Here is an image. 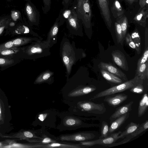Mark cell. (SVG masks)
I'll use <instances>...</instances> for the list:
<instances>
[{
	"label": "cell",
	"instance_id": "obj_1",
	"mask_svg": "<svg viewBox=\"0 0 148 148\" xmlns=\"http://www.w3.org/2000/svg\"><path fill=\"white\" fill-rule=\"evenodd\" d=\"M27 45L20 47L14 56L18 58L35 60L51 54L50 47L45 40L34 41Z\"/></svg>",
	"mask_w": 148,
	"mask_h": 148
},
{
	"label": "cell",
	"instance_id": "obj_2",
	"mask_svg": "<svg viewBox=\"0 0 148 148\" xmlns=\"http://www.w3.org/2000/svg\"><path fill=\"white\" fill-rule=\"evenodd\" d=\"M60 55L66 69V80L69 78L73 65L80 58L79 50L75 47V43H71L67 38H63L60 45Z\"/></svg>",
	"mask_w": 148,
	"mask_h": 148
},
{
	"label": "cell",
	"instance_id": "obj_3",
	"mask_svg": "<svg viewBox=\"0 0 148 148\" xmlns=\"http://www.w3.org/2000/svg\"><path fill=\"white\" fill-rule=\"evenodd\" d=\"M58 18L60 26L66 22V27L71 34L76 36H83L82 23L78 18L73 6L67 9L63 8Z\"/></svg>",
	"mask_w": 148,
	"mask_h": 148
},
{
	"label": "cell",
	"instance_id": "obj_4",
	"mask_svg": "<svg viewBox=\"0 0 148 148\" xmlns=\"http://www.w3.org/2000/svg\"><path fill=\"white\" fill-rule=\"evenodd\" d=\"M106 111L104 103H97L86 100L79 101L69 106L68 111L72 114L81 116L91 114H102Z\"/></svg>",
	"mask_w": 148,
	"mask_h": 148
},
{
	"label": "cell",
	"instance_id": "obj_5",
	"mask_svg": "<svg viewBox=\"0 0 148 148\" xmlns=\"http://www.w3.org/2000/svg\"><path fill=\"white\" fill-rule=\"evenodd\" d=\"M58 117L60 121L56 129L60 132L88 127L92 125L84 122V118L72 114L68 111L59 112Z\"/></svg>",
	"mask_w": 148,
	"mask_h": 148
},
{
	"label": "cell",
	"instance_id": "obj_6",
	"mask_svg": "<svg viewBox=\"0 0 148 148\" xmlns=\"http://www.w3.org/2000/svg\"><path fill=\"white\" fill-rule=\"evenodd\" d=\"M71 5L81 21L85 30L89 29L92 24V11L89 0H74Z\"/></svg>",
	"mask_w": 148,
	"mask_h": 148
},
{
	"label": "cell",
	"instance_id": "obj_7",
	"mask_svg": "<svg viewBox=\"0 0 148 148\" xmlns=\"http://www.w3.org/2000/svg\"><path fill=\"white\" fill-rule=\"evenodd\" d=\"M59 112V111L53 109L42 111L36 115L33 125L40 126L45 128L56 129V123Z\"/></svg>",
	"mask_w": 148,
	"mask_h": 148
},
{
	"label": "cell",
	"instance_id": "obj_8",
	"mask_svg": "<svg viewBox=\"0 0 148 148\" xmlns=\"http://www.w3.org/2000/svg\"><path fill=\"white\" fill-rule=\"evenodd\" d=\"M143 81L138 76H135L129 80L99 92L90 98L89 99L94 100L130 90L137 85L143 84Z\"/></svg>",
	"mask_w": 148,
	"mask_h": 148
},
{
	"label": "cell",
	"instance_id": "obj_9",
	"mask_svg": "<svg viewBox=\"0 0 148 148\" xmlns=\"http://www.w3.org/2000/svg\"><path fill=\"white\" fill-rule=\"evenodd\" d=\"M24 12L26 16L28 24L31 26L39 25L40 13L36 6L30 0H25Z\"/></svg>",
	"mask_w": 148,
	"mask_h": 148
},
{
	"label": "cell",
	"instance_id": "obj_10",
	"mask_svg": "<svg viewBox=\"0 0 148 148\" xmlns=\"http://www.w3.org/2000/svg\"><path fill=\"white\" fill-rule=\"evenodd\" d=\"M95 137V135L92 132L82 131L61 134L58 138L60 141L79 142L90 140Z\"/></svg>",
	"mask_w": 148,
	"mask_h": 148
},
{
	"label": "cell",
	"instance_id": "obj_11",
	"mask_svg": "<svg viewBox=\"0 0 148 148\" xmlns=\"http://www.w3.org/2000/svg\"><path fill=\"white\" fill-rule=\"evenodd\" d=\"M45 128L36 130H21L17 133L10 136H3L2 137L27 140L41 138V136Z\"/></svg>",
	"mask_w": 148,
	"mask_h": 148
},
{
	"label": "cell",
	"instance_id": "obj_12",
	"mask_svg": "<svg viewBox=\"0 0 148 148\" xmlns=\"http://www.w3.org/2000/svg\"><path fill=\"white\" fill-rule=\"evenodd\" d=\"M121 132V131H119L118 132L112 133L106 138L92 140L80 141L78 143L81 145L86 146L87 148L97 145H109L114 143L119 139L118 136Z\"/></svg>",
	"mask_w": 148,
	"mask_h": 148
},
{
	"label": "cell",
	"instance_id": "obj_13",
	"mask_svg": "<svg viewBox=\"0 0 148 148\" xmlns=\"http://www.w3.org/2000/svg\"><path fill=\"white\" fill-rule=\"evenodd\" d=\"M10 34L12 36L19 35H30L34 37H38L41 40L43 38L37 33L34 32L31 26L26 23H20L17 24L11 29L6 34Z\"/></svg>",
	"mask_w": 148,
	"mask_h": 148
},
{
	"label": "cell",
	"instance_id": "obj_14",
	"mask_svg": "<svg viewBox=\"0 0 148 148\" xmlns=\"http://www.w3.org/2000/svg\"><path fill=\"white\" fill-rule=\"evenodd\" d=\"M101 13L106 25L109 28L111 26L112 21L109 9L108 0H97Z\"/></svg>",
	"mask_w": 148,
	"mask_h": 148
},
{
	"label": "cell",
	"instance_id": "obj_15",
	"mask_svg": "<svg viewBox=\"0 0 148 148\" xmlns=\"http://www.w3.org/2000/svg\"><path fill=\"white\" fill-rule=\"evenodd\" d=\"M27 141L33 143L39 144H46L49 143L60 141L58 137L51 134L45 128L41 136V138L32 139L26 140Z\"/></svg>",
	"mask_w": 148,
	"mask_h": 148
},
{
	"label": "cell",
	"instance_id": "obj_16",
	"mask_svg": "<svg viewBox=\"0 0 148 148\" xmlns=\"http://www.w3.org/2000/svg\"><path fill=\"white\" fill-rule=\"evenodd\" d=\"M37 145L38 148H87L85 146L81 145L79 143H69L63 141L54 142L46 144Z\"/></svg>",
	"mask_w": 148,
	"mask_h": 148
},
{
	"label": "cell",
	"instance_id": "obj_17",
	"mask_svg": "<svg viewBox=\"0 0 148 148\" xmlns=\"http://www.w3.org/2000/svg\"><path fill=\"white\" fill-rule=\"evenodd\" d=\"M60 27L59 19L57 17L48 32L45 40L50 48L57 42V35Z\"/></svg>",
	"mask_w": 148,
	"mask_h": 148
},
{
	"label": "cell",
	"instance_id": "obj_18",
	"mask_svg": "<svg viewBox=\"0 0 148 148\" xmlns=\"http://www.w3.org/2000/svg\"><path fill=\"white\" fill-rule=\"evenodd\" d=\"M100 69H102L114 74L124 80L127 81L126 75L115 66L109 63L101 62L98 65Z\"/></svg>",
	"mask_w": 148,
	"mask_h": 148
},
{
	"label": "cell",
	"instance_id": "obj_19",
	"mask_svg": "<svg viewBox=\"0 0 148 148\" xmlns=\"http://www.w3.org/2000/svg\"><path fill=\"white\" fill-rule=\"evenodd\" d=\"M112 60L114 63L122 69L128 70L127 61L124 55L119 50H115L112 53Z\"/></svg>",
	"mask_w": 148,
	"mask_h": 148
},
{
	"label": "cell",
	"instance_id": "obj_20",
	"mask_svg": "<svg viewBox=\"0 0 148 148\" xmlns=\"http://www.w3.org/2000/svg\"><path fill=\"white\" fill-rule=\"evenodd\" d=\"M127 98V95L125 94H119L112 97L106 96L104 101L109 105L114 107L122 103Z\"/></svg>",
	"mask_w": 148,
	"mask_h": 148
},
{
	"label": "cell",
	"instance_id": "obj_21",
	"mask_svg": "<svg viewBox=\"0 0 148 148\" xmlns=\"http://www.w3.org/2000/svg\"><path fill=\"white\" fill-rule=\"evenodd\" d=\"M23 60L18 58L14 56L6 57H0V67L3 71L14 66L21 62Z\"/></svg>",
	"mask_w": 148,
	"mask_h": 148
},
{
	"label": "cell",
	"instance_id": "obj_22",
	"mask_svg": "<svg viewBox=\"0 0 148 148\" xmlns=\"http://www.w3.org/2000/svg\"><path fill=\"white\" fill-rule=\"evenodd\" d=\"M53 72L50 71H46L41 73L34 82L35 84L47 83L49 84H52L54 82Z\"/></svg>",
	"mask_w": 148,
	"mask_h": 148
},
{
	"label": "cell",
	"instance_id": "obj_23",
	"mask_svg": "<svg viewBox=\"0 0 148 148\" xmlns=\"http://www.w3.org/2000/svg\"><path fill=\"white\" fill-rule=\"evenodd\" d=\"M133 103V101H131L117 108L110 117V122H112L118 117L129 112L132 110V106Z\"/></svg>",
	"mask_w": 148,
	"mask_h": 148
},
{
	"label": "cell",
	"instance_id": "obj_24",
	"mask_svg": "<svg viewBox=\"0 0 148 148\" xmlns=\"http://www.w3.org/2000/svg\"><path fill=\"white\" fill-rule=\"evenodd\" d=\"M148 18V8L146 7L140 8L135 16L133 20L136 23L145 27L147 23V19Z\"/></svg>",
	"mask_w": 148,
	"mask_h": 148
},
{
	"label": "cell",
	"instance_id": "obj_25",
	"mask_svg": "<svg viewBox=\"0 0 148 148\" xmlns=\"http://www.w3.org/2000/svg\"><path fill=\"white\" fill-rule=\"evenodd\" d=\"M12 40L13 43L14 47L23 46L30 44L34 41L42 40L36 37H21L16 38Z\"/></svg>",
	"mask_w": 148,
	"mask_h": 148
},
{
	"label": "cell",
	"instance_id": "obj_26",
	"mask_svg": "<svg viewBox=\"0 0 148 148\" xmlns=\"http://www.w3.org/2000/svg\"><path fill=\"white\" fill-rule=\"evenodd\" d=\"M130 114L129 112L126 113L112 121L109 127V133H112L118 129L128 118Z\"/></svg>",
	"mask_w": 148,
	"mask_h": 148
},
{
	"label": "cell",
	"instance_id": "obj_27",
	"mask_svg": "<svg viewBox=\"0 0 148 148\" xmlns=\"http://www.w3.org/2000/svg\"><path fill=\"white\" fill-rule=\"evenodd\" d=\"M148 107V97L147 92H145L140 100L138 107V117L143 116L146 112Z\"/></svg>",
	"mask_w": 148,
	"mask_h": 148
},
{
	"label": "cell",
	"instance_id": "obj_28",
	"mask_svg": "<svg viewBox=\"0 0 148 148\" xmlns=\"http://www.w3.org/2000/svg\"><path fill=\"white\" fill-rule=\"evenodd\" d=\"M138 76L143 80L148 77V61L137 67L135 76Z\"/></svg>",
	"mask_w": 148,
	"mask_h": 148
},
{
	"label": "cell",
	"instance_id": "obj_29",
	"mask_svg": "<svg viewBox=\"0 0 148 148\" xmlns=\"http://www.w3.org/2000/svg\"><path fill=\"white\" fill-rule=\"evenodd\" d=\"M100 71L103 77L109 82L117 84L123 82L121 79L107 71L100 69Z\"/></svg>",
	"mask_w": 148,
	"mask_h": 148
},
{
	"label": "cell",
	"instance_id": "obj_30",
	"mask_svg": "<svg viewBox=\"0 0 148 148\" xmlns=\"http://www.w3.org/2000/svg\"><path fill=\"white\" fill-rule=\"evenodd\" d=\"M111 10L113 16L116 18L122 15L124 11L120 2L118 0H114L111 8Z\"/></svg>",
	"mask_w": 148,
	"mask_h": 148
},
{
	"label": "cell",
	"instance_id": "obj_31",
	"mask_svg": "<svg viewBox=\"0 0 148 148\" xmlns=\"http://www.w3.org/2000/svg\"><path fill=\"white\" fill-rule=\"evenodd\" d=\"M140 124L133 122H131L125 128V130L119 135V139L123 138L134 132L139 126Z\"/></svg>",
	"mask_w": 148,
	"mask_h": 148
},
{
	"label": "cell",
	"instance_id": "obj_32",
	"mask_svg": "<svg viewBox=\"0 0 148 148\" xmlns=\"http://www.w3.org/2000/svg\"><path fill=\"white\" fill-rule=\"evenodd\" d=\"M130 35L136 47L137 53L138 54H140L141 51V40L139 32L136 29Z\"/></svg>",
	"mask_w": 148,
	"mask_h": 148
},
{
	"label": "cell",
	"instance_id": "obj_33",
	"mask_svg": "<svg viewBox=\"0 0 148 148\" xmlns=\"http://www.w3.org/2000/svg\"><path fill=\"white\" fill-rule=\"evenodd\" d=\"M117 21L119 23L121 26L123 37H125L128 26V19L125 16L122 15L117 18Z\"/></svg>",
	"mask_w": 148,
	"mask_h": 148
},
{
	"label": "cell",
	"instance_id": "obj_34",
	"mask_svg": "<svg viewBox=\"0 0 148 148\" xmlns=\"http://www.w3.org/2000/svg\"><path fill=\"white\" fill-rule=\"evenodd\" d=\"M20 47H13L0 51V57L14 56L19 51Z\"/></svg>",
	"mask_w": 148,
	"mask_h": 148
},
{
	"label": "cell",
	"instance_id": "obj_35",
	"mask_svg": "<svg viewBox=\"0 0 148 148\" xmlns=\"http://www.w3.org/2000/svg\"><path fill=\"white\" fill-rule=\"evenodd\" d=\"M11 20L10 16H1L0 18V36L4 33L5 30H6Z\"/></svg>",
	"mask_w": 148,
	"mask_h": 148
},
{
	"label": "cell",
	"instance_id": "obj_36",
	"mask_svg": "<svg viewBox=\"0 0 148 148\" xmlns=\"http://www.w3.org/2000/svg\"><path fill=\"white\" fill-rule=\"evenodd\" d=\"M114 29L117 42L118 43H121L122 44L124 38L123 36L120 25L117 21L115 23Z\"/></svg>",
	"mask_w": 148,
	"mask_h": 148
},
{
	"label": "cell",
	"instance_id": "obj_37",
	"mask_svg": "<svg viewBox=\"0 0 148 148\" xmlns=\"http://www.w3.org/2000/svg\"><path fill=\"white\" fill-rule=\"evenodd\" d=\"M148 128V121L147 120L141 124H140L136 130L129 135L133 138L146 131Z\"/></svg>",
	"mask_w": 148,
	"mask_h": 148
},
{
	"label": "cell",
	"instance_id": "obj_38",
	"mask_svg": "<svg viewBox=\"0 0 148 148\" xmlns=\"http://www.w3.org/2000/svg\"><path fill=\"white\" fill-rule=\"evenodd\" d=\"M32 143L29 144H19V143H9L7 145L3 147V148H38L37 145L36 144Z\"/></svg>",
	"mask_w": 148,
	"mask_h": 148
},
{
	"label": "cell",
	"instance_id": "obj_39",
	"mask_svg": "<svg viewBox=\"0 0 148 148\" xmlns=\"http://www.w3.org/2000/svg\"><path fill=\"white\" fill-rule=\"evenodd\" d=\"M101 128V135L99 138H104L108 136L109 133V126L108 124L105 121L102 122Z\"/></svg>",
	"mask_w": 148,
	"mask_h": 148
},
{
	"label": "cell",
	"instance_id": "obj_40",
	"mask_svg": "<svg viewBox=\"0 0 148 148\" xmlns=\"http://www.w3.org/2000/svg\"><path fill=\"white\" fill-rule=\"evenodd\" d=\"M148 47L145 49V50L140 58L138 59L137 67L148 61Z\"/></svg>",
	"mask_w": 148,
	"mask_h": 148
},
{
	"label": "cell",
	"instance_id": "obj_41",
	"mask_svg": "<svg viewBox=\"0 0 148 148\" xmlns=\"http://www.w3.org/2000/svg\"><path fill=\"white\" fill-rule=\"evenodd\" d=\"M42 9L44 14H47L50 10L51 5V0H42Z\"/></svg>",
	"mask_w": 148,
	"mask_h": 148
},
{
	"label": "cell",
	"instance_id": "obj_42",
	"mask_svg": "<svg viewBox=\"0 0 148 148\" xmlns=\"http://www.w3.org/2000/svg\"><path fill=\"white\" fill-rule=\"evenodd\" d=\"M143 84L137 85L130 89V91L133 93L138 94L143 93L144 91Z\"/></svg>",
	"mask_w": 148,
	"mask_h": 148
},
{
	"label": "cell",
	"instance_id": "obj_43",
	"mask_svg": "<svg viewBox=\"0 0 148 148\" xmlns=\"http://www.w3.org/2000/svg\"><path fill=\"white\" fill-rule=\"evenodd\" d=\"M125 41L127 44L132 48L136 49V47L133 42L130 35L128 33L125 36Z\"/></svg>",
	"mask_w": 148,
	"mask_h": 148
},
{
	"label": "cell",
	"instance_id": "obj_44",
	"mask_svg": "<svg viewBox=\"0 0 148 148\" xmlns=\"http://www.w3.org/2000/svg\"><path fill=\"white\" fill-rule=\"evenodd\" d=\"M14 47L12 40L0 44V51Z\"/></svg>",
	"mask_w": 148,
	"mask_h": 148
},
{
	"label": "cell",
	"instance_id": "obj_45",
	"mask_svg": "<svg viewBox=\"0 0 148 148\" xmlns=\"http://www.w3.org/2000/svg\"><path fill=\"white\" fill-rule=\"evenodd\" d=\"M126 136V137L121 142H119V143H114L112 144L109 145V147H111L126 143L129 142L130 140L132 138V137L130 136V135H128Z\"/></svg>",
	"mask_w": 148,
	"mask_h": 148
},
{
	"label": "cell",
	"instance_id": "obj_46",
	"mask_svg": "<svg viewBox=\"0 0 148 148\" xmlns=\"http://www.w3.org/2000/svg\"><path fill=\"white\" fill-rule=\"evenodd\" d=\"M21 14L19 11L16 10L11 11L10 17L11 19L13 21H16L19 18V17L21 18Z\"/></svg>",
	"mask_w": 148,
	"mask_h": 148
},
{
	"label": "cell",
	"instance_id": "obj_47",
	"mask_svg": "<svg viewBox=\"0 0 148 148\" xmlns=\"http://www.w3.org/2000/svg\"><path fill=\"white\" fill-rule=\"evenodd\" d=\"M72 0H62V4L64 8H68L71 5Z\"/></svg>",
	"mask_w": 148,
	"mask_h": 148
},
{
	"label": "cell",
	"instance_id": "obj_48",
	"mask_svg": "<svg viewBox=\"0 0 148 148\" xmlns=\"http://www.w3.org/2000/svg\"><path fill=\"white\" fill-rule=\"evenodd\" d=\"M148 0H139V4L140 8H142L144 7L148 8Z\"/></svg>",
	"mask_w": 148,
	"mask_h": 148
},
{
	"label": "cell",
	"instance_id": "obj_49",
	"mask_svg": "<svg viewBox=\"0 0 148 148\" xmlns=\"http://www.w3.org/2000/svg\"><path fill=\"white\" fill-rule=\"evenodd\" d=\"M148 29L147 27H146L145 32V49L148 47Z\"/></svg>",
	"mask_w": 148,
	"mask_h": 148
},
{
	"label": "cell",
	"instance_id": "obj_50",
	"mask_svg": "<svg viewBox=\"0 0 148 148\" xmlns=\"http://www.w3.org/2000/svg\"><path fill=\"white\" fill-rule=\"evenodd\" d=\"M2 112L1 109V102L0 101V121H2Z\"/></svg>",
	"mask_w": 148,
	"mask_h": 148
},
{
	"label": "cell",
	"instance_id": "obj_51",
	"mask_svg": "<svg viewBox=\"0 0 148 148\" xmlns=\"http://www.w3.org/2000/svg\"><path fill=\"white\" fill-rule=\"evenodd\" d=\"M130 4H132L134 2H137L138 0H125Z\"/></svg>",
	"mask_w": 148,
	"mask_h": 148
},
{
	"label": "cell",
	"instance_id": "obj_52",
	"mask_svg": "<svg viewBox=\"0 0 148 148\" xmlns=\"http://www.w3.org/2000/svg\"><path fill=\"white\" fill-rule=\"evenodd\" d=\"M3 143H0V147L2 148V147L3 146Z\"/></svg>",
	"mask_w": 148,
	"mask_h": 148
},
{
	"label": "cell",
	"instance_id": "obj_53",
	"mask_svg": "<svg viewBox=\"0 0 148 148\" xmlns=\"http://www.w3.org/2000/svg\"><path fill=\"white\" fill-rule=\"evenodd\" d=\"M7 1H12L13 0H6Z\"/></svg>",
	"mask_w": 148,
	"mask_h": 148
}]
</instances>
